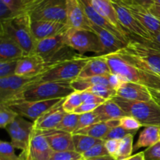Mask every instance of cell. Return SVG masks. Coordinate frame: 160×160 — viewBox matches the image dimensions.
<instances>
[{
	"mask_svg": "<svg viewBox=\"0 0 160 160\" xmlns=\"http://www.w3.org/2000/svg\"><path fill=\"white\" fill-rule=\"evenodd\" d=\"M112 73L125 81L136 83L160 92V75L139 61L120 52L103 55Z\"/></svg>",
	"mask_w": 160,
	"mask_h": 160,
	"instance_id": "cell-1",
	"label": "cell"
},
{
	"mask_svg": "<svg viewBox=\"0 0 160 160\" xmlns=\"http://www.w3.org/2000/svg\"><path fill=\"white\" fill-rule=\"evenodd\" d=\"M91 58L92 56L88 57L77 54L67 59L48 62L49 66L48 70L39 75L36 83L46 81L72 82L79 78L81 71Z\"/></svg>",
	"mask_w": 160,
	"mask_h": 160,
	"instance_id": "cell-2",
	"label": "cell"
},
{
	"mask_svg": "<svg viewBox=\"0 0 160 160\" xmlns=\"http://www.w3.org/2000/svg\"><path fill=\"white\" fill-rule=\"evenodd\" d=\"M0 33L13 39L24 52L25 55L34 54L36 41L31 30V20L26 12H21L9 20L0 21Z\"/></svg>",
	"mask_w": 160,
	"mask_h": 160,
	"instance_id": "cell-3",
	"label": "cell"
},
{
	"mask_svg": "<svg viewBox=\"0 0 160 160\" xmlns=\"http://www.w3.org/2000/svg\"><path fill=\"white\" fill-rule=\"evenodd\" d=\"M74 92V89L71 86V82L46 81V82L36 83L27 88L25 90L20 92L9 102L17 101V100L38 102L66 98Z\"/></svg>",
	"mask_w": 160,
	"mask_h": 160,
	"instance_id": "cell-4",
	"label": "cell"
},
{
	"mask_svg": "<svg viewBox=\"0 0 160 160\" xmlns=\"http://www.w3.org/2000/svg\"><path fill=\"white\" fill-rule=\"evenodd\" d=\"M112 99L124 111L127 116L135 118L142 127L160 128V106L153 98L148 102L129 101L115 96Z\"/></svg>",
	"mask_w": 160,
	"mask_h": 160,
	"instance_id": "cell-5",
	"label": "cell"
},
{
	"mask_svg": "<svg viewBox=\"0 0 160 160\" xmlns=\"http://www.w3.org/2000/svg\"><path fill=\"white\" fill-rule=\"evenodd\" d=\"M24 12L31 21L52 20L67 23V0H33Z\"/></svg>",
	"mask_w": 160,
	"mask_h": 160,
	"instance_id": "cell-6",
	"label": "cell"
},
{
	"mask_svg": "<svg viewBox=\"0 0 160 160\" xmlns=\"http://www.w3.org/2000/svg\"><path fill=\"white\" fill-rule=\"evenodd\" d=\"M66 45L84 56L87 52H93L102 56L103 47L96 34L92 31L85 29L70 28L64 33Z\"/></svg>",
	"mask_w": 160,
	"mask_h": 160,
	"instance_id": "cell-7",
	"label": "cell"
},
{
	"mask_svg": "<svg viewBox=\"0 0 160 160\" xmlns=\"http://www.w3.org/2000/svg\"><path fill=\"white\" fill-rule=\"evenodd\" d=\"M118 52L131 56L160 75V50L143 42L130 39L124 48Z\"/></svg>",
	"mask_w": 160,
	"mask_h": 160,
	"instance_id": "cell-8",
	"label": "cell"
},
{
	"mask_svg": "<svg viewBox=\"0 0 160 160\" xmlns=\"http://www.w3.org/2000/svg\"><path fill=\"white\" fill-rule=\"evenodd\" d=\"M112 5L117 12L120 25L128 34L130 39L141 42H151L153 36L151 33L129 12L126 7L117 2L112 0Z\"/></svg>",
	"mask_w": 160,
	"mask_h": 160,
	"instance_id": "cell-9",
	"label": "cell"
},
{
	"mask_svg": "<svg viewBox=\"0 0 160 160\" xmlns=\"http://www.w3.org/2000/svg\"><path fill=\"white\" fill-rule=\"evenodd\" d=\"M63 98L58 99H51L47 101L30 102V101H11L3 103L9 106L14 112H17L19 116L23 117H27L33 121H35L38 118L42 117L44 113L54 107ZM1 103V102H0Z\"/></svg>",
	"mask_w": 160,
	"mask_h": 160,
	"instance_id": "cell-10",
	"label": "cell"
},
{
	"mask_svg": "<svg viewBox=\"0 0 160 160\" xmlns=\"http://www.w3.org/2000/svg\"><path fill=\"white\" fill-rule=\"evenodd\" d=\"M53 151L39 130H33L26 148L19 156L20 160H49Z\"/></svg>",
	"mask_w": 160,
	"mask_h": 160,
	"instance_id": "cell-11",
	"label": "cell"
},
{
	"mask_svg": "<svg viewBox=\"0 0 160 160\" xmlns=\"http://www.w3.org/2000/svg\"><path fill=\"white\" fill-rule=\"evenodd\" d=\"M39 75L34 78L12 75L0 78V102L10 101L29 86L35 84Z\"/></svg>",
	"mask_w": 160,
	"mask_h": 160,
	"instance_id": "cell-12",
	"label": "cell"
},
{
	"mask_svg": "<svg viewBox=\"0 0 160 160\" xmlns=\"http://www.w3.org/2000/svg\"><path fill=\"white\" fill-rule=\"evenodd\" d=\"M10 137L12 146L21 151L24 150L29 142L34 130V122L25 120L24 117L18 116L6 128Z\"/></svg>",
	"mask_w": 160,
	"mask_h": 160,
	"instance_id": "cell-13",
	"label": "cell"
},
{
	"mask_svg": "<svg viewBox=\"0 0 160 160\" xmlns=\"http://www.w3.org/2000/svg\"><path fill=\"white\" fill-rule=\"evenodd\" d=\"M49 63L36 54L25 55L18 59L16 75L34 78L46 71Z\"/></svg>",
	"mask_w": 160,
	"mask_h": 160,
	"instance_id": "cell-14",
	"label": "cell"
},
{
	"mask_svg": "<svg viewBox=\"0 0 160 160\" xmlns=\"http://www.w3.org/2000/svg\"><path fill=\"white\" fill-rule=\"evenodd\" d=\"M69 27L67 23L52 20L31 21V30L36 42L65 33Z\"/></svg>",
	"mask_w": 160,
	"mask_h": 160,
	"instance_id": "cell-15",
	"label": "cell"
},
{
	"mask_svg": "<svg viewBox=\"0 0 160 160\" xmlns=\"http://www.w3.org/2000/svg\"><path fill=\"white\" fill-rule=\"evenodd\" d=\"M121 5L129 10L134 18L137 19L151 33L152 35L155 36L160 34V20L153 16L148 9L134 3Z\"/></svg>",
	"mask_w": 160,
	"mask_h": 160,
	"instance_id": "cell-16",
	"label": "cell"
},
{
	"mask_svg": "<svg viewBox=\"0 0 160 160\" xmlns=\"http://www.w3.org/2000/svg\"><path fill=\"white\" fill-rule=\"evenodd\" d=\"M40 131L53 152L75 151L72 134L56 129Z\"/></svg>",
	"mask_w": 160,
	"mask_h": 160,
	"instance_id": "cell-17",
	"label": "cell"
},
{
	"mask_svg": "<svg viewBox=\"0 0 160 160\" xmlns=\"http://www.w3.org/2000/svg\"><path fill=\"white\" fill-rule=\"evenodd\" d=\"M79 1L81 2L83 9H84V13H85L86 17H87L88 20H89L90 23L96 24L101 28H104V29L107 30L127 45V43L129 42V39L125 37L119 30H117L115 27L112 26L104 17H102L93 7L90 0H79Z\"/></svg>",
	"mask_w": 160,
	"mask_h": 160,
	"instance_id": "cell-18",
	"label": "cell"
},
{
	"mask_svg": "<svg viewBox=\"0 0 160 160\" xmlns=\"http://www.w3.org/2000/svg\"><path fill=\"white\" fill-rule=\"evenodd\" d=\"M67 24L70 28L91 31L89 20L79 0H67Z\"/></svg>",
	"mask_w": 160,
	"mask_h": 160,
	"instance_id": "cell-19",
	"label": "cell"
},
{
	"mask_svg": "<svg viewBox=\"0 0 160 160\" xmlns=\"http://www.w3.org/2000/svg\"><path fill=\"white\" fill-rule=\"evenodd\" d=\"M129 101L148 102L152 100L148 88L136 83L125 81L117 90V95Z\"/></svg>",
	"mask_w": 160,
	"mask_h": 160,
	"instance_id": "cell-20",
	"label": "cell"
},
{
	"mask_svg": "<svg viewBox=\"0 0 160 160\" xmlns=\"http://www.w3.org/2000/svg\"><path fill=\"white\" fill-rule=\"evenodd\" d=\"M59 102L57 105L47 111L42 117L34 121V129L39 131H47V130L56 129L61 120H62L67 112L62 109V102Z\"/></svg>",
	"mask_w": 160,
	"mask_h": 160,
	"instance_id": "cell-21",
	"label": "cell"
},
{
	"mask_svg": "<svg viewBox=\"0 0 160 160\" xmlns=\"http://www.w3.org/2000/svg\"><path fill=\"white\" fill-rule=\"evenodd\" d=\"M88 25L91 31L96 34L102 45L103 52L102 56L117 52L121 48H124L126 45V44L123 43L118 38L116 37L113 34L109 32L107 30L90 22Z\"/></svg>",
	"mask_w": 160,
	"mask_h": 160,
	"instance_id": "cell-22",
	"label": "cell"
},
{
	"mask_svg": "<svg viewBox=\"0 0 160 160\" xmlns=\"http://www.w3.org/2000/svg\"><path fill=\"white\" fill-rule=\"evenodd\" d=\"M90 1L93 7L95 9V10L102 17H104L112 26L115 27L125 37H127L130 40L128 34L125 32V31L123 29L120 22H119L117 12L114 9L112 0H90Z\"/></svg>",
	"mask_w": 160,
	"mask_h": 160,
	"instance_id": "cell-23",
	"label": "cell"
},
{
	"mask_svg": "<svg viewBox=\"0 0 160 160\" xmlns=\"http://www.w3.org/2000/svg\"><path fill=\"white\" fill-rule=\"evenodd\" d=\"M25 56L21 47L12 38L0 33V62L17 60Z\"/></svg>",
	"mask_w": 160,
	"mask_h": 160,
	"instance_id": "cell-24",
	"label": "cell"
},
{
	"mask_svg": "<svg viewBox=\"0 0 160 160\" xmlns=\"http://www.w3.org/2000/svg\"><path fill=\"white\" fill-rule=\"evenodd\" d=\"M111 72L109 66L103 56H92L89 62L81 71L79 78H92V77H106Z\"/></svg>",
	"mask_w": 160,
	"mask_h": 160,
	"instance_id": "cell-25",
	"label": "cell"
},
{
	"mask_svg": "<svg viewBox=\"0 0 160 160\" xmlns=\"http://www.w3.org/2000/svg\"><path fill=\"white\" fill-rule=\"evenodd\" d=\"M120 126V119L119 120H110L108 121H102L92 124L88 128H84L74 134H81L90 136L97 139L103 140L106 134L112 129Z\"/></svg>",
	"mask_w": 160,
	"mask_h": 160,
	"instance_id": "cell-26",
	"label": "cell"
},
{
	"mask_svg": "<svg viewBox=\"0 0 160 160\" xmlns=\"http://www.w3.org/2000/svg\"><path fill=\"white\" fill-rule=\"evenodd\" d=\"M100 122L110 120H119L127 116L124 111L112 99H109L100 105L95 111Z\"/></svg>",
	"mask_w": 160,
	"mask_h": 160,
	"instance_id": "cell-27",
	"label": "cell"
},
{
	"mask_svg": "<svg viewBox=\"0 0 160 160\" xmlns=\"http://www.w3.org/2000/svg\"><path fill=\"white\" fill-rule=\"evenodd\" d=\"M160 128L156 126L145 127V129L141 132L138 139L137 143L134 147V150L139 149L144 147H149L156 145L159 141Z\"/></svg>",
	"mask_w": 160,
	"mask_h": 160,
	"instance_id": "cell-28",
	"label": "cell"
},
{
	"mask_svg": "<svg viewBox=\"0 0 160 160\" xmlns=\"http://www.w3.org/2000/svg\"><path fill=\"white\" fill-rule=\"evenodd\" d=\"M97 84L109 86L108 76L106 77H92V78H78L71 82V86L77 92H85L88 88ZM110 87V86H109Z\"/></svg>",
	"mask_w": 160,
	"mask_h": 160,
	"instance_id": "cell-29",
	"label": "cell"
},
{
	"mask_svg": "<svg viewBox=\"0 0 160 160\" xmlns=\"http://www.w3.org/2000/svg\"><path fill=\"white\" fill-rule=\"evenodd\" d=\"M73 142L75 151L82 155L92 148L94 145L103 142V140L95 138L84 134H73Z\"/></svg>",
	"mask_w": 160,
	"mask_h": 160,
	"instance_id": "cell-30",
	"label": "cell"
},
{
	"mask_svg": "<svg viewBox=\"0 0 160 160\" xmlns=\"http://www.w3.org/2000/svg\"><path fill=\"white\" fill-rule=\"evenodd\" d=\"M79 116L75 113H67L56 129L73 134L78 127Z\"/></svg>",
	"mask_w": 160,
	"mask_h": 160,
	"instance_id": "cell-31",
	"label": "cell"
},
{
	"mask_svg": "<svg viewBox=\"0 0 160 160\" xmlns=\"http://www.w3.org/2000/svg\"><path fill=\"white\" fill-rule=\"evenodd\" d=\"M134 134H130L120 140V147L115 159L117 160H122L130 157L134 151Z\"/></svg>",
	"mask_w": 160,
	"mask_h": 160,
	"instance_id": "cell-32",
	"label": "cell"
},
{
	"mask_svg": "<svg viewBox=\"0 0 160 160\" xmlns=\"http://www.w3.org/2000/svg\"><path fill=\"white\" fill-rule=\"evenodd\" d=\"M83 103L81 92L75 91L69 96L64 98L62 102V109L67 113H73L75 109Z\"/></svg>",
	"mask_w": 160,
	"mask_h": 160,
	"instance_id": "cell-33",
	"label": "cell"
},
{
	"mask_svg": "<svg viewBox=\"0 0 160 160\" xmlns=\"http://www.w3.org/2000/svg\"><path fill=\"white\" fill-rule=\"evenodd\" d=\"M18 114L14 112L11 108L3 103H0V127L6 129V127L10 124L17 117Z\"/></svg>",
	"mask_w": 160,
	"mask_h": 160,
	"instance_id": "cell-34",
	"label": "cell"
},
{
	"mask_svg": "<svg viewBox=\"0 0 160 160\" xmlns=\"http://www.w3.org/2000/svg\"><path fill=\"white\" fill-rule=\"evenodd\" d=\"M85 92H90L106 100L112 99L113 97L117 95V92L114 89L111 88L109 86L103 85V84H97V85L92 86Z\"/></svg>",
	"mask_w": 160,
	"mask_h": 160,
	"instance_id": "cell-35",
	"label": "cell"
},
{
	"mask_svg": "<svg viewBox=\"0 0 160 160\" xmlns=\"http://www.w3.org/2000/svg\"><path fill=\"white\" fill-rule=\"evenodd\" d=\"M0 160H20L15 153V148L10 142H0Z\"/></svg>",
	"mask_w": 160,
	"mask_h": 160,
	"instance_id": "cell-36",
	"label": "cell"
},
{
	"mask_svg": "<svg viewBox=\"0 0 160 160\" xmlns=\"http://www.w3.org/2000/svg\"><path fill=\"white\" fill-rule=\"evenodd\" d=\"M98 122H100L99 120H98V117H97V115L95 113L94 111L93 112H88V113L81 114V115L79 116L78 127H77L76 131H75L74 133L78 132V131H81V130L84 129V128H88V127L91 126V125L98 123Z\"/></svg>",
	"mask_w": 160,
	"mask_h": 160,
	"instance_id": "cell-37",
	"label": "cell"
},
{
	"mask_svg": "<svg viewBox=\"0 0 160 160\" xmlns=\"http://www.w3.org/2000/svg\"><path fill=\"white\" fill-rule=\"evenodd\" d=\"M107 155H109V153H108L107 150L105 147L104 141H103V142L94 145L92 148H91L86 152L82 154V156L84 159H92V158L99 157V156H107Z\"/></svg>",
	"mask_w": 160,
	"mask_h": 160,
	"instance_id": "cell-38",
	"label": "cell"
},
{
	"mask_svg": "<svg viewBox=\"0 0 160 160\" xmlns=\"http://www.w3.org/2000/svg\"><path fill=\"white\" fill-rule=\"evenodd\" d=\"M137 132L138 131H128V130H126L123 128H122L121 126H119L111 130V131L106 134L105 138L103 139V141L109 140V139L122 140V139L124 138L127 137L128 135H130V134H134V135H135V134H137Z\"/></svg>",
	"mask_w": 160,
	"mask_h": 160,
	"instance_id": "cell-39",
	"label": "cell"
},
{
	"mask_svg": "<svg viewBox=\"0 0 160 160\" xmlns=\"http://www.w3.org/2000/svg\"><path fill=\"white\" fill-rule=\"evenodd\" d=\"M17 62L18 59L0 62V78L15 75Z\"/></svg>",
	"mask_w": 160,
	"mask_h": 160,
	"instance_id": "cell-40",
	"label": "cell"
},
{
	"mask_svg": "<svg viewBox=\"0 0 160 160\" xmlns=\"http://www.w3.org/2000/svg\"><path fill=\"white\" fill-rule=\"evenodd\" d=\"M49 160H84V158L76 151L53 152Z\"/></svg>",
	"mask_w": 160,
	"mask_h": 160,
	"instance_id": "cell-41",
	"label": "cell"
},
{
	"mask_svg": "<svg viewBox=\"0 0 160 160\" xmlns=\"http://www.w3.org/2000/svg\"><path fill=\"white\" fill-rule=\"evenodd\" d=\"M0 1L6 5L17 15L24 12L25 8L29 3L28 0H0Z\"/></svg>",
	"mask_w": 160,
	"mask_h": 160,
	"instance_id": "cell-42",
	"label": "cell"
},
{
	"mask_svg": "<svg viewBox=\"0 0 160 160\" xmlns=\"http://www.w3.org/2000/svg\"><path fill=\"white\" fill-rule=\"evenodd\" d=\"M120 126L128 131H138L142 127L138 120H137L134 117H130V116H125V117L120 118Z\"/></svg>",
	"mask_w": 160,
	"mask_h": 160,
	"instance_id": "cell-43",
	"label": "cell"
},
{
	"mask_svg": "<svg viewBox=\"0 0 160 160\" xmlns=\"http://www.w3.org/2000/svg\"><path fill=\"white\" fill-rule=\"evenodd\" d=\"M81 98H82L83 103H89V104H96V105H102L106 102L107 100L104 98L98 97L94 94L90 93L87 92H81Z\"/></svg>",
	"mask_w": 160,
	"mask_h": 160,
	"instance_id": "cell-44",
	"label": "cell"
},
{
	"mask_svg": "<svg viewBox=\"0 0 160 160\" xmlns=\"http://www.w3.org/2000/svg\"><path fill=\"white\" fill-rule=\"evenodd\" d=\"M145 160H160V142L144 151Z\"/></svg>",
	"mask_w": 160,
	"mask_h": 160,
	"instance_id": "cell-45",
	"label": "cell"
},
{
	"mask_svg": "<svg viewBox=\"0 0 160 160\" xmlns=\"http://www.w3.org/2000/svg\"><path fill=\"white\" fill-rule=\"evenodd\" d=\"M105 147L107 150L108 153L110 156L116 157L118 152L119 147H120V140H117V139H109V140L104 141Z\"/></svg>",
	"mask_w": 160,
	"mask_h": 160,
	"instance_id": "cell-46",
	"label": "cell"
},
{
	"mask_svg": "<svg viewBox=\"0 0 160 160\" xmlns=\"http://www.w3.org/2000/svg\"><path fill=\"white\" fill-rule=\"evenodd\" d=\"M108 80H109V86L110 88H112V89L117 92V89L125 82L124 79H123L122 77H120V75L116 74V73H110V74L108 76Z\"/></svg>",
	"mask_w": 160,
	"mask_h": 160,
	"instance_id": "cell-47",
	"label": "cell"
},
{
	"mask_svg": "<svg viewBox=\"0 0 160 160\" xmlns=\"http://www.w3.org/2000/svg\"><path fill=\"white\" fill-rule=\"evenodd\" d=\"M15 16H17V14L14 13L6 5L0 1V21L9 20Z\"/></svg>",
	"mask_w": 160,
	"mask_h": 160,
	"instance_id": "cell-48",
	"label": "cell"
},
{
	"mask_svg": "<svg viewBox=\"0 0 160 160\" xmlns=\"http://www.w3.org/2000/svg\"><path fill=\"white\" fill-rule=\"evenodd\" d=\"M120 4H128V3H134L138 6H142L145 9H148L152 6L155 4V0H114Z\"/></svg>",
	"mask_w": 160,
	"mask_h": 160,
	"instance_id": "cell-49",
	"label": "cell"
},
{
	"mask_svg": "<svg viewBox=\"0 0 160 160\" xmlns=\"http://www.w3.org/2000/svg\"><path fill=\"white\" fill-rule=\"evenodd\" d=\"M99 106V105L96 104H89V103H82L79 107L77 108L73 113L78 114V115H81L84 113H88L95 111L97 108Z\"/></svg>",
	"mask_w": 160,
	"mask_h": 160,
	"instance_id": "cell-50",
	"label": "cell"
},
{
	"mask_svg": "<svg viewBox=\"0 0 160 160\" xmlns=\"http://www.w3.org/2000/svg\"><path fill=\"white\" fill-rule=\"evenodd\" d=\"M143 43L146 44V45H149L151 47H153L156 49L160 50V34L153 36L152 41L151 42H143Z\"/></svg>",
	"mask_w": 160,
	"mask_h": 160,
	"instance_id": "cell-51",
	"label": "cell"
},
{
	"mask_svg": "<svg viewBox=\"0 0 160 160\" xmlns=\"http://www.w3.org/2000/svg\"><path fill=\"white\" fill-rule=\"evenodd\" d=\"M148 11L160 20V6L154 4L148 9Z\"/></svg>",
	"mask_w": 160,
	"mask_h": 160,
	"instance_id": "cell-52",
	"label": "cell"
},
{
	"mask_svg": "<svg viewBox=\"0 0 160 160\" xmlns=\"http://www.w3.org/2000/svg\"><path fill=\"white\" fill-rule=\"evenodd\" d=\"M122 160H145V153H144V152H141L137 153L135 155H133V156H131L130 157L126 158V159Z\"/></svg>",
	"mask_w": 160,
	"mask_h": 160,
	"instance_id": "cell-53",
	"label": "cell"
},
{
	"mask_svg": "<svg viewBox=\"0 0 160 160\" xmlns=\"http://www.w3.org/2000/svg\"><path fill=\"white\" fill-rule=\"evenodd\" d=\"M149 91H150V93H151L153 100H154L156 102H157L158 104L160 106V92H157V91L151 90V89H149Z\"/></svg>",
	"mask_w": 160,
	"mask_h": 160,
	"instance_id": "cell-54",
	"label": "cell"
},
{
	"mask_svg": "<svg viewBox=\"0 0 160 160\" xmlns=\"http://www.w3.org/2000/svg\"><path fill=\"white\" fill-rule=\"evenodd\" d=\"M84 160H117V159H116L113 156H110V155H107V156H99V157L92 158V159H84Z\"/></svg>",
	"mask_w": 160,
	"mask_h": 160,
	"instance_id": "cell-55",
	"label": "cell"
},
{
	"mask_svg": "<svg viewBox=\"0 0 160 160\" xmlns=\"http://www.w3.org/2000/svg\"><path fill=\"white\" fill-rule=\"evenodd\" d=\"M155 4L160 6V0H155Z\"/></svg>",
	"mask_w": 160,
	"mask_h": 160,
	"instance_id": "cell-56",
	"label": "cell"
},
{
	"mask_svg": "<svg viewBox=\"0 0 160 160\" xmlns=\"http://www.w3.org/2000/svg\"><path fill=\"white\" fill-rule=\"evenodd\" d=\"M28 2H32L33 1V0H28Z\"/></svg>",
	"mask_w": 160,
	"mask_h": 160,
	"instance_id": "cell-57",
	"label": "cell"
},
{
	"mask_svg": "<svg viewBox=\"0 0 160 160\" xmlns=\"http://www.w3.org/2000/svg\"><path fill=\"white\" fill-rule=\"evenodd\" d=\"M159 141H160V131H159Z\"/></svg>",
	"mask_w": 160,
	"mask_h": 160,
	"instance_id": "cell-58",
	"label": "cell"
}]
</instances>
